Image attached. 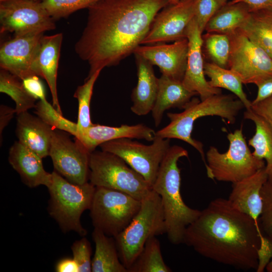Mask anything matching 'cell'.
I'll list each match as a JSON object with an SVG mask.
<instances>
[{
  "label": "cell",
  "mask_w": 272,
  "mask_h": 272,
  "mask_svg": "<svg viewBox=\"0 0 272 272\" xmlns=\"http://www.w3.org/2000/svg\"><path fill=\"white\" fill-rule=\"evenodd\" d=\"M251 109L262 117L272 129V96L256 104H252Z\"/></svg>",
  "instance_id": "obj_41"
},
{
  "label": "cell",
  "mask_w": 272,
  "mask_h": 272,
  "mask_svg": "<svg viewBox=\"0 0 272 272\" xmlns=\"http://www.w3.org/2000/svg\"><path fill=\"white\" fill-rule=\"evenodd\" d=\"M137 68L138 83L133 89L131 98V111L139 116L152 111L156 102L159 78L155 75L153 64L142 56L134 53Z\"/></svg>",
  "instance_id": "obj_22"
},
{
  "label": "cell",
  "mask_w": 272,
  "mask_h": 272,
  "mask_svg": "<svg viewBox=\"0 0 272 272\" xmlns=\"http://www.w3.org/2000/svg\"><path fill=\"white\" fill-rule=\"evenodd\" d=\"M167 0H100L88 9L86 25L75 50L88 62L87 78L118 64L141 44Z\"/></svg>",
  "instance_id": "obj_1"
},
{
  "label": "cell",
  "mask_w": 272,
  "mask_h": 272,
  "mask_svg": "<svg viewBox=\"0 0 272 272\" xmlns=\"http://www.w3.org/2000/svg\"><path fill=\"white\" fill-rule=\"evenodd\" d=\"M227 2V0H195L194 18L202 33L210 19Z\"/></svg>",
  "instance_id": "obj_37"
},
{
  "label": "cell",
  "mask_w": 272,
  "mask_h": 272,
  "mask_svg": "<svg viewBox=\"0 0 272 272\" xmlns=\"http://www.w3.org/2000/svg\"><path fill=\"white\" fill-rule=\"evenodd\" d=\"M54 129L49 156L55 171L72 183L82 185L88 182L90 153L77 140L72 141L66 132Z\"/></svg>",
  "instance_id": "obj_13"
},
{
  "label": "cell",
  "mask_w": 272,
  "mask_h": 272,
  "mask_svg": "<svg viewBox=\"0 0 272 272\" xmlns=\"http://www.w3.org/2000/svg\"><path fill=\"white\" fill-rule=\"evenodd\" d=\"M229 148L220 153L211 146L206 153L208 177L219 181L235 183L247 178L265 167L264 160L251 152L243 135L242 127L228 133Z\"/></svg>",
  "instance_id": "obj_7"
},
{
  "label": "cell",
  "mask_w": 272,
  "mask_h": 272,
  "mask_svg": "<svg viewBox=\"0 0 272 272\" xmlns=\"http://www.w3.org/2000/svg\"><path fill=\"white\" fill-rule=\"evenodd\" d=\"M255 85L257 87L258 91L256 98L251 102V105L272 96V76L264 78Z\"/></svg>",
  "instance_id": "obj_42"
},
{
  "label": "cell",
  "mask_w": 272,
  "mask_h": 272,
  "mask_svg": "<svg viewBox=\"0 0 272 272\" xmlns=\"http://www.w3.org/2000/svg\"><path fill=\"white\" fill-rule=\"evenodd\" d=\"M228 2L229 1H234V0H227Z\"/></svg>",
  "instance_id": "obj_49"
},
{
  "label": "cell",
  "mask_w": 272,
  "mask_h": 272,
  "mask_svg": "<svg viewBox=\"0 0 272 272\" xmlns=\"http://www.w3.org/2000/svg\"><path fill=\"white\" fill-rule=\"evenodd\" d=\"M166 233L161 199L152 189L142 200L141 208L131 222L114 237L122 263L128 269L150 238Z\"/></svg>",
  "instance_id": "obj_6"
},
{
  "label": "cell",
  "mask_w": 272,
  "mask_h": 272,
  "mask_svg": "<svg viewBox=\"0 0 272 272\" xmlns=\"http://www.w3.org/2000/svg\"><path fill=\"white\" fill-rule=\"evenodd\" d=\"M47 188L49 193L48 211L64 232L74 231L81 236L87 234L81 217L90 209L96 187L90 182L80 185L72 183L54 171Z\"/></svg>",
  "instance_id": "obj_5"
},
{
  "label": "cell",
  "mask_w": 272,
  "mask_h": 272,
  "mask_svg": "<svg viewBox=\"0 0 272 272\" xmlns=\"http://www.w3.org/2000/svg\"><path fill=\"white\" fill-rule=\"evenodd\" d=\"M101 71V70L97 71L90 77L87 78L85 83L78 86L74 93V96L78 101L77 123L79 129L86 128L93 124L90 115V102L95 83Z\"/></svg>",
  "instance_id": "obj_33"
},
{
  "label": "cell",
  "mask_w": 272,
  "mask_h": 272,
  "mask_svg": "<svg viewBox=\"0 0 272 272\" xmlns=\"http://www.w3.org/2000/svg\"><path fill=\"white\" fill-rule=\"evenodd\" d=\"M54 21L41 2L12 0L0 3L1 34L44 33L55 29Z\"/></svg>",
  "instance_id": "obj_11"
},
{
  "label": "cell",
  "mask_w": 272,
  "mask_h": 272,
  "mask_svg": "<svg viewBox=\"0 0 272 272\" xmlns=\"http://www.w3.org/2000/svg\"><path fill=\"white\" fill-rule=\"evenodd\" d=\"M170 4H176L181 0H167Z\"/></svg>",
  "instance_id": "obj_46"
},
{
  "label": "cell",
  "mask_w": 272,
  "mask_h": 272,
  "mask_svg": "<svg viewBox=\"0 0 272 272\" xmlns=\"http://www.w3.org/2000/svg\"><path fill=\"white\" fill-rule=\"evenodd\" d=\"M128 272H170L172 270L163 259L160 243L156 236L150 238L146 243L142 251Z\"/></svg>",
  "instance_id": "obj_30"
},
{
  "label": "cell",
  "mask_w": 272,
  "mask_h": 272,
  "mask_svg": "<svg viewBox=\"0 0 272 272\" xmlns=\"http://www.w3.org/2000/svg\"><path fill=\"white\" fill-rule=\"evenodd\" d=\"M0 92L9 96L16 104L17 114L34 108L37 100L25 89L22 81L9 72L1 69Z\"/></svg>",
  "instance_id": "obj_31"
},
{
  "label": "cell",
  "mask_w": 272,
  "mask_h": 272,
  "mask_svg": "<svg viewBox=\"0 0 272 272\" xmlns=\"http://www.w3.org/2000/svg\"><path fill=\"white\" fill-rule=\"evenodd\" d=\"M142 201L124 192L96 187L90 215L94 228L115 237L139 212Z\"/></svg>",
  "instance_id": "obj_9"
},
{
  "label": "cell",
  "mask_w": 272,
  "mask_h": 272,
  "mask_svg": "<svg viewBox=\"0 0 272 272\" xmlns=\"http://www.w3.org/2000/svg\"><path fill=\"white\" fill-rule=\"evenodd\" d=\"M260 195L262 209L258 221L259 227L263 235L272 238V180L264 183Z\"/></svg>",
  "instance_id": "obj_36"
},
{
  "label": "cell",
  "mask_w": 272,
  "mask_h": 272,
  "mask_svg": "<svg viewBox=\"0 0 272 272\" xmlns=\"http://www.w3.org/2000/svg\"><path fill=\"white\" fill-rule=\"evenodd\" d=\"M62 40L63 34L61 33L44 35L35 61L37 75L46 81L51 92L52 105L61 114L62 113L57 90V75Z\"/></svg>",
  "instance_id": "obj_21"
},
{
  "label": "cell",
  "mask_w": 272,
  "mask_h": 272,
  "mask_svg": "<svg viewBox=\"0 0 272 272\" xmlns=\"http://www.w3.org/2000/svg\"><path fill=\"white\" fill-rule=\"evenodd\" d=\"M268 176L265 167L253 175L233 183L227 199L231 205L258 222L262 212V201L260 191Z\"/></svg>",
  "instance_id": "obj_19"
},
{
  "label": "cell",
  "mask_w": 272,
  "mask_h": 272,
  "mask_svg": "<svg viewBox=\"0 0 272 272\" xmlns=\"http://www.w3.org/2000/svg\"><path fill=\"white\" fill-rule=\"evenodd\" d=\"M261 232L258 223L216 198L185 229L183 243L201 256L244 270H256Z\"/></svg>",
  "instance_id": "obj_2"
},
{
  "label": "cell",
  "mask_w": 272,
  "mask_h": 272,
  "mask_svg": "<svg viewBox=\"0 0 272 272\" xmlns=\"http://www.w3.org/2000/svg\"><path fill=\"white\" fill-rule=\"evenodd\" d=\"M42 159L19 141L10 149V164L20 175L23 182L29 187L44 185L48 188L51 183L52 173L45 170Z\"/></svg>",
  "instance_id": "obj_20"
},
{
  "label": "cell",
  "mask_w": 272,
  "mask_h": 272,
  "mask_svg": "<svg viewBox=\"0 0 272 272\" xmlns=\"http://www.w3.org/2000/svg\"><path fill=\"white\" fill-rule=\"evenodd\" d=\"M228 35L231 42L228 69L243 84H255L272 76V58L261 47L238 30Z\"/></svg>",
  "instance_id": "obj_12"
},
{
  "label": "cell",
  "mask_w": 272,
  "mask_h": 272,
  "mask_svg": "<svg viewBox=\"0 0 272 272\" xmlns=\"http://www.w3.org/2000/svg\"><path fill=\"white\" fill-rule=\"evenodd\" d=\"M195 0L169 4L155 17L141 44H154L186 38V29L194 17Z\"/></svg>",
  "instance_id": "obj_14"
},
{
  "label": "cell",
  "mask_w": 272,
  "mask_h": 272,
  "mask_svg": "<svg viewBox=\"0 0 272 272\" xmlns=\"http://www.w3.org/2000/svg\"><path fill=\"white\" fill-rule=\"evenodd\" d=\"M204 72L212 87L231 91L243 103L246 109H251V102L243 91V84L233 71L210 62H205Z\"/></svg>",
  "instance_id": "obj_29"
},
{
  "label": "cell",
  "mask_w": 272,
  "mask_h": 272,
  "mask_svg": "<svg viewBox=\"0 0 272 272\" xmlns=\"http://www.w3.org/2000/svg\"><path fill=\"white\" fill-rule=\"evenodd\" d=\"M258 266L257 272H263L265 268L272 272V238L260 234V244L257 251Z\"/></svg>",
  "instance_id": "obj_39"
},
{
  "label": "cell",
  "mask_w": 272,
  "mask_h": 272,
  "mask_svg": "<svg viewBox=\"0 0 272 272\" xmlns=\"http://www.w3.org/2000/svg\"><path fill=\"white\" fill-rule=\"evenodd\" d=\"M100 0H41L50 16L54 20L66 18L73 13L90 6Z\"/></svg>",
  "instance_id": "obj_35"
},
{
  "label": "cell",
  "mask_w": 272,
  "mask_h": 272,
  "mask_svg": "<svg viewBox=\"0 0 272 272\" xmlns=\"http://www.w3.org/2000/svg\"><path fill=\"white\" fill-rule=\"evenodd\" d=\"M231 3L242 2L248 7L250 13L264 9H272V0H234Z\"/></svg>",
  "instance_id": "obj_43"
},
{
  "label": "cell",
  "mask_w": 272,
  "mask_h": 272,
  "mask_svg": "<svg viewBox=\"0 0 272 272\" xmlns=\"http://www.w3.org/2000/svg\"><path fill=\"white\" fill-rule=\"evenodd\" d=\"M156 131L142 123L128 125L122 124L118 127L97 124L84 129L78 128L75 140L91 153L97 147L105 142L122 138L144 139L153 141Z\"/></svg>",
  "instance_id": "obj_18"
},
{
  "label": "cell",
  "mask_w": 272,
  "mask_h": 272,
  "mask_svg": "<svg viewBox=\"0 0 272 272\" xmlns=\"http://www.w3.org/2000/svg\"><path fill=\"white\" fill-rule=\"evenodd\" d=\"M202 52L210 60L221 67L228 69L231 42L228 34L207 33L202 35Z\"/></svg>",
  "instance_id": "obj_32"
},
{
  "label": "cell",
  "mask_w": 272,
  "mask_h": 272,
  "mask_svg": "<svg viewBox=\"0 0 272 272\" xmlns=\"http://www.w3.org/2000/svg\"><path fill=\"white\" fill-rule=\"evenodd\" d=\"M250 14L244 3L228 2L208 21L205 31L207 33L230 34L239 29Z\"/></svg>",
  "instance_id": "obj_26"
},
{
  "label": "cell",
  "mask_w": 272,
  "mask_h": 272,
  "mask_svg": "<svg viewBox=\"0 0 272 272\" xmlns=\"http://www.w3.org/2000/svg\"><path fill=\"white\" fill-rule=\"evenodd\" d=\"M55 270L57 272H79L78 264L73 257L60 259L55 264Z\"/></svg>",
  "instance_id": "obj_44"
},
{
  "label": "cell",
  "mask_w": 272,
  "mask_h": 272,
  "mask_svg": "<svg viewBox=\"0 0 272 272\" xmlns=\"http://www.w3.org/2000/svg\"><path fill=\"white\" fill-rule=\"evenodd\" d=\"M15 113L16 110L7 106L2 105L0 108V133L1 138L4 129L8 124Z\"/></svg>",
  "instance_id": "obj_45"
},
{
  "label": "cell",
  "mask_w": 272,
  "mask_h": 272,
  "mask_svg": "<svg viewBox=\"0 0 272 272\" xmlns=\"http://www.w3.org/2000/svg\"><path fill=\"white\" fill-rule=\"evenodd\" d=\"M22 83L26 91L36 99H45L44 86L38 76H32L23 79Z\"/></svg>",
  "instance_id": "obj_40"
},
{
  "label": "cell",
  "mask_w": 272,
  "mask_h": 272,
  "mask_svg": "<svg viewBox=\"0 0 272 272\" xmlns=\"http://www.w3.org/2000/svg\"><path fill=\"white\" fill-rule=\"evenodd\" d=\"M12 1V0H0V3L5 2H7V1Z\"/></svg>",
  "instance_id": "obj_47"
},
{
  "label": "cell",
  "mask_w": 272,
  "mask_h": 272,
  "mask_svg": "<svg viewBox=\"0 0 272 272\" xmlns=\"http://www.w3.org/2000/svg\"><path fill=\"white\" fill-rule=\"evenodd\" d=\"M131 139L113 140L99 146L101 150L113 153L122 158L152 186L161 163L170 147V139L155 136L153 143L150 145Z\"/></svg>",
  "instance_id": "obj_10"
},
{
  "label": "cell",
  "mask_w": 272,
  "mask_h": 272,
  "mask_svg": "<svg viewBox=\"0 0 272 272\" xmlns=\"http://www.w3.org/2000/svg\"><path fill=\"white\" fill-rule=\"evenodd\" d=\"M92 238L95 245L92 272H128L120 259L114 237L94 228Z\"/></svg>",
  "instance_id": "obj_25"
},
{
  "label": "cell",
  "mask_w": 272,
  "mask_h": 272,
  "mask_svg": "<svg viewBox=\"0 0 272 272\" xmlns=\"http://www.w3.org/2000/svg\"><path fill=\"white\" fill-rule=\"evenodd\" d=\"M244 118L252 121L255 125V133L248 140V145L254 149L253 156L265 160L267 180H272V129L267 122L251 109H246Z\"/></svg>",
  "instance_id": "obj_27"
},
{
  "label": "cell",
  "mask_w": 272,
  "mask_h": 272,
  "mask_svg": "<svg viewBox=\"0 0 272 272\" xmlns=\"http://www.w3.org/2000/svg\"><path fill=\"white\" fill-rule=\"evenodd\" d=\"M35 1H38V2H40L41 1V0H35Z\"/></svg>",
  "instance_id": "obj_48"
},
{
  "label": "cell",
  "mask_w": 272,
  "mask_h": 272,
  "mask_svg": "<svg viewBox=\"0 0 272 272\" xmlns=\"http://www.w3.org/2000/svg\"><path fill=\"white\" fill-rule=\"evenodd\" d=\"M197 93L187 90L182 81L162 75L159 78L158 91L152 110L155 125L160 124L164 112L170 108L184 109Z\"/></svg>",
  "instance_id": "obj_24"
},
{
  "label": "cell",
  "mask_w": 272,
  "mask_h": 272,
  "mask_svg": "<svg viewBox=\"0 0 272 272\" xmlns=\"http://www.w3.org/2000/svg\"><path fill=\"white\" fill-rule=\"evenodd\" d=\"M71 249L79 272L92 271V248L89 241L83 236L73 243Z\"/></svg>",
  "instance_id": "obj_38"
},
{
  "label": "cell",
  "mask_w": 272,
  "mask_h": 272,
  "mask_svg": "<svg viewBox=\"0 0 272 272\" xmlns=\"http://www.w3.org/2000/svg\"><path fill=\"white\" fill-rule=\"evenodd\" d=\"M90 182L95 187L120 191L142 200L152 190L151 185L122 158L104 151L90 154Z\"/></svg>",
  "instance_id": "obj_8"
},
{
  "label": "cell",
  "mask_w": 272,
  "mask_h": 272,
  "mask_svg": "<svg viewBox=\"0 0 272 272\" xmlns=\"http://www.w3.org/2000/svg\"><path fill=\"white\" fill-rule=\"evenodd\" d=\"M18 141L42 158L49 156L52 127L28 111L17 114Z\"/></svg>",
  "instance_id": "obj_23"
},
{
  "label": "cell",
  "mask_w": 272,
  "mask_h": 272,
  "mask_svg": "<svg viewBox=\"0 0 272 272\" xmlns=\"http://www.w3.org/2000/svg\"><path fill=\"white\" fill-rule=\"evenodd\" d=\"M188 49V40L184 38L171 44L162 42L140 45L133 54L142 56L157 66L162 75L182 81L186 68Z\"/></svg>",
  "instance_id": "obj_17"
},
{
  "label": "cell",
  "mask_w": 272,
  "mask_h": 272,
  "mask_svg": "<svg viewBox=\"0 0 272 272\" xmlns=\"http://www.w3.org/2000/svg\"><path fill=\"white\" fill-rule=\"evenodd\" d=\"M244 108L243 103L230 94H216L203 100L193 97L183 112L167 113L170 122L156 131V137L176 139L189 144L199 153L206 168L207 164L203 144L191 137L194 121L204 116H218L233 124L239 112Z\"/></svg>",
  "instance_id": "obj_4"
},
{
  "label": "cell",
  "mask_w": 272,
  "mask_h": 272,
  "mask_svg": "<svg viewBox=\"0 0 272 272\" xmlns=\"http://www.w3.org/2000/svg\"><path fill=\"white\" fill-rule=\"evenodd\" d=\"M34 108L35 113L47 124L55 129L76 135L78 129L77 123L64 118L46 98L39 100Z\"/></svg>",
  "instance_id": "obj_34"
},
{
  "label": "cell",
  "mask_w": 272,
  "mask_h": 272,
  "mask_svg": "<svg viewBox=\"0 0 272 272\" xmlns=\"http://www.w3.org/2000/svg\"><path fill=\"white\" fill-rule=\"evenodd\" d=\"M272 58V9L250 13L238 29Z\"/></svg>",
  "instance_id": "obj_28"
},
{
  "label": "cell",
  "mask_w": 272,
  "mask_h": 272,
  "mask_svg": "<svg viewBox=\"0 0 272 272\" xmlns=\"http://www.w3.org/2000/svg\"><path fill=\"white\" fill-rule=\"evenodd\" d=\"M183 147L170 146L163 159L152 188L161 197L165 216L166 235L173 244L183 243L186 228L199 216L201 211L189 207L181 194L180 158L188 157Z\"/></svg>",
  "instance_id": "obj_3"
},
{
  "label": "cell",
  "mask_w": 272,
  "mask_h": 272,
  "mask_svg": "<svg viewBox=\"0 0 272 272\" xmlns=\"http://www.w3.org/2000/svg\"><path fill=\"white\" fill-rule=\"evenodd\" d=\"M188 42L186 68L182 83L188 90L197 93L200 100L222 93L221 89L212 87L205 78L202 32L194 18L185 33Z\"/></svg>",
  "instance_id": "obj_16"
},
{
  "label": "cell",
  "mask_w": 272,
  "mask_h": 272,
  "mask_svg": "<svg viewBox=\"0 0 272 272\" xmlns=\"http://www.w3.org/2000/svg\"><path fill=\"white\" fill-rule=\"evenodd\" d=\"M43 36L44 33L14 36L3 43L0 48L1 69L21 80L38 76L35 61Z\"/></svg>",
  "instance_id": "obj_15"
}]
</instances>
